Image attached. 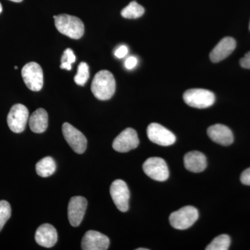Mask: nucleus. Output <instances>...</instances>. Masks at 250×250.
I'll list each match as a JSON object with an SVG mask.
<instances>
[{
	"instance_id": "1",
	"label": "nucleus",
	"mask_w": 250,
	"mask_h": 250,
	"mask_svg": "<svg viewBox=\"0 0 250 250\" xmlns=\"http://www.w3.org/2000/svg\"><path fill=\"white\" fill-rule=\"evenodd\" d=\"M116 83L114 77L108 70H101L94 77L91 84L92 93L100 100L111 99L116 92Z\"/></svg>"
},
{
	"instance_id": "2",
	"label": "nucleus",
	"mask_w": 250,
	"mask_h": 250,
	"mask_svg": "<svg viewBox=\"0 0 250 250\" xmlns=\"http://www.w3.org/2000/svg\"><path fill=\"white\" fill-rule=\"evenodd\" d=\"M57 30L72 39H80L84 34V24L80 18L67 14L54 16Z\"/></svg>"
},
{
	"instance_id": "3",
	"label": "nucleus",
	"mask_w": 250,
	"mask_h": 250,
	"mask_svg": "<svg viewBox=\"0 0 250 250\" xmlns=\"http://www.w3.org/2000/svg\"><path fill=\"white\" fill-rule=\"evenodd\" d=\"M199 218L196 208L187 206L171 213L170 223L172 228L179 230H185L193 225Z\"/></svg>"
},
{
	"instance_id": "4",
	"label": "nucleus",
	"mask_w": 250,
	"mask_h": 250,
	"mask_svg": "<svg viewBox=\"0 0 250 250\" xmlns=\"http://www.w3.org/2000/svg\"><path fill=\"white\" fill-rule=\"evenodd\" d=\"M184 102L188 106L196 108L210 107L214 104V94L208 90L193 88L188 90L184 94Z\"/></svg>"
},
{
	"instance_id": "5",
	"label": "nucleus",
	"mask_w": 250,
	"mask_h": 250,
	"mask_svg": "<svg viewBox=\"0 0 250 250\" xmlns=\"http://www.w3.org/2000/svg\"><path fill=\"white\" fill-rule=\"evenodd\" d=\"M22 77L27 88L33 91H39L43 86V72L39 63L28 62L22 69Z\"/></svg>"
},
{
	"instance_id": "6",
	"label": "nucleus",
	"mask_w": 250,
	"mask_h": 250,
	"mask_svg": "<svg viewBox=\"0 0 250 250\" xmlns=\"http://www.w3.org/2000/svg\"><path fill=\"white\" fill-rule=\"evenodd\" d=\"M143 168L145 173L154 180L164 182L168 179V167L161 158H149L143 164Z\"/></svg>"
},
{
	"instance_id": "7",
	"label": "nucleus",
	"mask_w": 250,
	"mask_h": 250,
	"mask_svg": "<svg viewBox=\"0 0 250 250\" xmlns=\"http://www.w3.org/2000/svg\"><path fill=\"white\" fill-rule=\"evenodd\" d=\"M29 121V111L25 106L17 104L12 106L7 116L9 127L13 132L21 133L25 129Z\"/></svg>"
},
{
	"instance_id": "8",
	"label": "nucleus",
	"mask_w": 250,
	"mask_h": 250,
	"mask_svg": "<svg viewBox=\"0 0 250 250\" xmlns=\"http://www.w3.org/2000/svg\"><path fill=\"white\" fill-rule=\"evenodd\" d=\"M110 194L115 205L122 212L129 209L130 192L129 188L124 181L117 179L111 184Z\"/></svg>"
},
{
	"instance_id": "9",
	"label": "nucleus",
	"mask_w": 250,
	"mask_h": 250,
	"mask_svg": "<svg viewBox=\"0 0 250 250\" xmlns=\"http://www.w3.org/2000/svg\"><path fill=\"white\" fill-rule=\"evenodd\" d=\"M62 132L69 146L77 154H83L87 147V139L84 135L72 125L65 123L62 126Z\"/></svg>"
},
{
	"instance_id": "10",
	"label": "nucleus",
	"mask_w": 250,
	"mask_h": 250,
	"mask_svg": "<svg viewBox=\"0 0 250 250\" xmlns=\"http://www.w3.org/2000/svg\"><path fill=\"white\" fill-rule=\"evenodd\" d=\"M147 134L148 139L152 143L164 147L172 146L176 141L175 135L158 123H151L148 126Z\"/></svg>"
},
{
	"instance_id": "11",
	"label": "nucleus",
	"mask_w": 250,
	"mask_h": 250,
	"mask_svg": "<svg viewBox=\"0 0 250 250\" xmlns=\"http://www.w3.org/2000/svg\"><path fill=\"white\" fill-rule=\"evenodd\" d=\"M139 139L137 132L132 128H127L122 131L114 139L113 148L118 152H127L139 146Z\"/></svg>"
},
{
	"instance_id": "12",
	"label": "nucleus",
	"mask_w": 250,
	"mask_h": 250,
	"mask_svg": "<svg viewBox=\"0 0 250 250\" xmlns=\"http://www.w3.org/2000/svg\"><path fill=\"white\" fill-rule=\"evenodd\" d=\"M88 202L82 196L72 197L67 207V216L70 225L73 227L80 226L86 210Z\"/></svg>"
},
{
	"instance_id": "13",
	"label": "nucleus",
	"mask_w": 250,
	"mask_h": 250,
	"mask_svg": "<svg viewBox=\"0 0 250 250\" xmlns=\"http://www.w3.org/2000/svg\"><path fill=\"white\" fill-rule=\"evenodd\" d=\"M107 236L97 231H87L82 238V249L83 250H106L109 247Z\"/></svg>"
},
{
	"instance_id": "14",
	"label": "nucleus",
	"mask_w": 250,
	"mask_h": 250,
	"mask_svg": "<svg viewBox=\"0 0 250 250\" xmlns=\"http://www.w3.org/2000/svg\"><path fill=\"white\" fill-rule=\"evenodd\" d=\"M207 134L213 142L224 146H229L233 142L231 130L221 124L212 125L207 129Z\"/></svg>"
},
{
	"instance_id": "15",
	"label": "nucleus",
	"mask_w": 250,
	"mask_h": 250,
	"mask_svg": "<svg viewBox=\"0 0 250 250\" xmlns=\"http://www.w3.org/2000/svg\"><path fill=\"white\" fill-rule=\"evenodd\" d=\"M236 42L231 37H225L219 42L210 53L212 62H218L226 59L236 49Z\"/></svg>"
},
{
	"instance_id": "16",
	"label": "nucleus",
	"mask_w": 250,
	"mask_h": 250,
	"mask_svg": "<svg viewBox=\"0 0 250 250\" xmlns=\"http://www.w3.org/2000/svg\"><path fill=\"white\" fill-rule=\"evenodd\" d=\"M58 236L57 230L49 224H43L36 230L35 240L39 246L52 248L57 243Z\"/></svg>"
},
{
	"instance_id": "17",
	"label": "nucleus",
	"mask_w": 250,
	"mask_h": 250,
	"mask_svg": "<svg viewBox=\"0 0 250 250\" xmlns=\"http://www.w3.org/2000/svg\"><path fill=\"white\" fill-rule=\"evenodd\" d=\"M184 162L187 170L195 173L205 170L207 166L205 154L197 151L188 152L184 156Z\"/></svg>"
},
{
	"instance_id": "18",
	"label": "nucleus",
	"mask_w": 250,
	"mask_h": 250,
	"mask_svg": "<svg viewBox=\"0 0 250 250\" xmlns=\"http://www.w3.org/2000/svg\"><path fill=\"white\" fill-rule=\"evenodd\" d=\"M29 127L34 133L44 132L48 126V115L44 108L36 110L29 119Z\"/></svg>"
},
{
	"instance_id": "19",
	"label": "nucleus",
	"mask_w": 250,
	"mask_h": 250,
	"mask_svg": "<svg viewBox=\"0 0 250 250\" xmlns=\"http://www.w3.org/2000/svg\"><path fill=\"white\" fill-rule=\"evenodd\" d=\"M56 167L57 166L54 159L52 157L47 156L37 163L36 170L40 177H47L52 175L55 172Z\"/></svg>"
},
{
	"instance_id": "20",
	"label": "nucleus",
	"mask_w": 250,
	"mask_h": 250,
	"mask_svg": "<svg viewBox=\"0 0 250 250\" xmlns=\"http://www.w3.org/2000/svg\"><path fill=\"white\" fill-rule=\"evenodd\" d=\"M144 13V8L136 1H133L122 10L121 16L128 19H136L141 17Z\"/></svg>"
},
{
	"instance_id": "21",
	"label": "nucleus",
	"mask_w": 250,
	"mask_h": 250,
	"mask_svg": "<svg viewBox=\"0 0 250 250\" xmlns=\"http://www.w3.org/2000/svg\"><path fill=\"white\" fill-rule=\"evenodd\" d=\"M231 244V239L228 235L222 234L215 237L211 243L206 248L207 250H228Z\"/></svg>"
},
{
	"instance_id": "22",
	"label": "nucleus",
	"mask_w": 250,
	"mask_h": 250,
	"mask_svg": "<svg viewBox=\"0 0 250 250\" xmlns=\"http://www.w3.org/2000/svg\"><path fill=\"white\" fill-rule=\"evenodd\" d=\"M88 78H89V67L86 62H82L79 65L78 70L74 80L77 85H84Z\"/></svg>"
},
{
	"instance_id": "23",
	"label": "nucleus",
	"mask_w": 250,
	"mask_h": 250,
	"mask_svg": "<svg viewBox=\"0 0 250 250\" xmlns=\"http://www.w3.org/2000/svg\"><path fill=\"white\" fill-rule=\"evenodd\" d=\"M11 215V208L9 202L1 200L0 201V231H1L6 222Z\"/></svg>"
},
{
	"instance_id": "24",
	"label": "nucleus",
	"mask_w": 250,
	"mask_h": 250,
	"mask_svg": "<svg viewBox=\"0 0 250 250\" xmlns=\"http://www.w3.org/2000/svg\"><path fill=\"white\" fill-rule=\"evenodd\" d=\"M76 61V57L73 53V51L71 49H65L63 55L62 56V62H67L72 64Z\"/></svg>"
},
{
	"instance_id": "25",
	"label": "nucleus",
	"mask_w": 250,
	"mask_h": 250,
	"mask_svg": "<svg viewBox=\"0 0 250 250\" xmlns=\"http://www.w3.org/2000/svg\"><path fill=\"white\" fill-rule=\"evenodd\" d=\"M128 52H129V49H128L126 46L121 45L119 48L116 49V52H115V56L118 57V59L124 58L125 56L128 54Z\"/></svg>"
},
{
	"instance_id": "26",
	"label": "nucleus",
	"mask_w": 250,
	"mask_h": 250,
	"mask_svg": "<svg viewBox=\"0 0 250 250\" xmlns=\"http://www.w3.org/2000/svg\"><path fill=\"white\" fill-rule=\"evenodd\" d=\"M241 181L244 185L250 186V167L243 171L241 174Z\"/></svg>"
},
{
	"instance_id": "27",
	"label": "nucleus",
	"mask_w": 250,
	"mask_h": 250,
	"mask_svg": "<svg viewBox=\"0 0 250 250\" xmlns=\"http://www.w3.org/2000/svg\"><path fill=\"white\" fill-rule=\"evenodd\" d=\"M138 60L135 57H130L129 58L125 61V65L126 68L131 70V69L134 68L137 65Z\"/></svg>"
},
{
	"instance_id": "28",
	"label": "nucleus",
	"mask_w": 250,
	"mask_h": 250,
	"mask_svg": "<svg viewBox=\"0 0 250 250\" xmlns=\"http://www.w3.org/2000/svg\"><path fill=\"white\" fill-rule=\"evenodd\" d=\"M240 64L243 68L250 69V52H248L240 61Z\"/></svg>"
},
{
	"instance_id": "29",
	"label": "nucleus",
	"mask_w": 250,
	"mask_h": 250,
	"mask_svg": "<svg viewBox=\"0 0 250 250\" xmlns=\"http://www.w3.org/2000/svg\"><path fill=\"white\" fill-rule=\"evenodd\" d=\"M60 67L62 69H65L67 70H70L72 69L71 64L67 62H62Z\"/></svg>"
},
{
	"instance_id": "30",
	"label": "nucleus",
	"mask_w": 250,
	"mask_h": 250,
	"mask_svg": "<svg viewBox=\"0 0 250 250\" xmlns=\"http://www.w3.org/2000/svg\"><path fill=\"white\" fill-rule=\"evenodd\" d=\"M10 1H14V2H21L22 0H10Z\"/></svg>"
},
{
	"instance_id": "31",
	"label": "nucleus",
	"mask_w": 250,
	"mask_h": 250,
	"mask_svg": "<svg viewBox=\"0 0 250 250\" xmlns=\"http://www.w3.org/2000/svg\"><path fill=\"white\" fill-rule=\"evenodd\" d=\"M1 11H2V6H1V3H0V14H1Z\"/></svg>"
},
{
	"instance_id": "32",
	"label": "nucleus",
	"mask_w": 250,
	"mask_h": 250,
	"mask_svg": "<svg viewBox=\"0 0 250 250\" xmlns=\"http://www.w3.org/2000/svg\"><path fill=\"white\" fill-rule=\"evenodd\" d=\"M148 249H146V248H138L136 250H147Z\"/></svg>"
},
{
	"instance_id": "33",
	"label": "nucleus",
	"mask_w": 250,
	"mask_h": 250,
	"mask_svg": "<svg viewBox=\"0 0 250 250\" xmlns=\"http://www.w3.org/2000/svg\"><path fill=\"white\" fill-rule=\"evenodd\" d=\"M14 68H15V69H16V70H17V69H18V67H17V66H16V67H14Z\"/></svg>"
},
{
	"instance_id": "34",
	"label": "nucleus",
	"mask_w": 250,
	"mask_h": 250,
	"mask_svg": "<svg viewBox=\"0 0 250 250\" xmlns=\"http://www.w3.org/2000/svg\"></svg>"
}]
</instances>
